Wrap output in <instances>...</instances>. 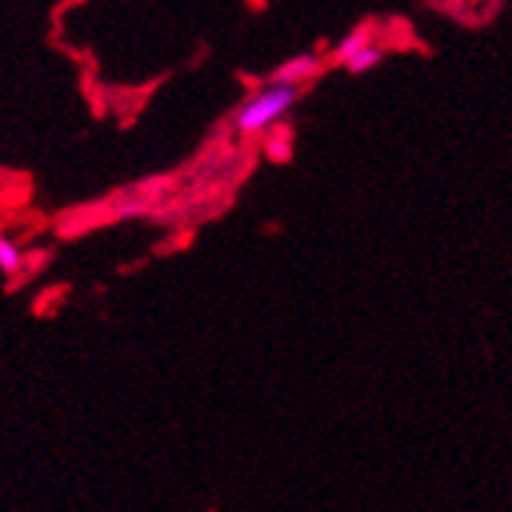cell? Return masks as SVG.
I'll return each mask as SVG.
<instances>
[{
  "label": "cell",
  "mask_w": 512,
  "mask_h": 512,
  "mask_svg": "<svg viewBox=\"0 0 512 512\" xmlns=\"http://www.w3.org/2000/svg\"><path fill=\"white\" fill-rule=\"evenodd\" d=\"M325 68H329V62H325V56L322 53H298V56H292V59H286L283 65H276L273 71H270V83H286V86H307V83H313L319 74H325Z\"/></svg>",
  "instance_id": "7a4b0ae2"
},
{
  "label": "cell",
  "mask_w": 512,
  "mask_h": 512,
  "mask_svg": "<svg viewBox=\"0 0 512 512\" xmlns=\"http://www.w3.org/2000/svg\"><path fill=\"white\" fill-rule=\"evenodd\" d=\"M304 89L301 86H286V83H270L264 80L252 96H246L234 114H230V129L243 138H255V135H267L270 129H276L283 123L295 105L301 102Z\"/></svg>",
  "instance_id": "6da1fadb"
},
{
  "label": "cell",
  "mask_w": 512,
  "mask_h": 512,
  "mask_svg": "<svg viewBox=\"0 0 512 512\" xmlns=\"http://www.w3.org/2000/svg\"><path fill=\"white\" fill-rule=\"evenodd\" d=\"M22 267H25V255H22L19 243L10 234H4V230H0V273L13 276Z\"/></svg>",
  "instance_id": "5b68a950"
},
{
  "label": "cell",
  "mask_w": 512,
  "mask_h": 512,
  "mask_svg": "<svg viewBox=\"0 0 512 512\" xmlns=\"http://www.w3.org/2000/svg\"><path fill=\"white\" fill-rule=\"evenodd\" d=\"M378 40V25H375V19H365V22H359L353 31H347L332 50H329V56H325V62H329V68L335 65V68H341L350 56H356L359 50H365L368 43H375Z\"/></svg>",
  "instance_id": "3957f363"
},
{
  "label": "cell",
  "mask_w": 512,
  "mask_h": 512,
  "mask_svg": "<svg viewBox=\"0 0 512 512\" xmlns=\"http://www.w3.org/2000/svg\"><path fill=\"white\" fill-rule=\"evenodd\" d=\"M387 59V46L381 43V40H375V43H368L365 50H359L356 56H350L341 68L347 71V74H353V77H359V74H368V71H375L381 62Z\"/></svg>",
  "instance_id": "277c9868"
}]
</instances>
